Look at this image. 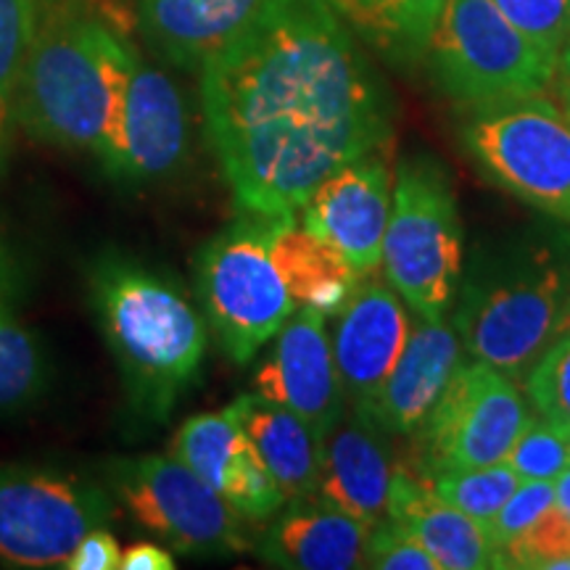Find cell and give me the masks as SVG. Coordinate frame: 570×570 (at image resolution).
Masks as SVG:
<instances>
[{"label": "cell", "mask_w": 570, "mask_h": 570, "mask_svg": "<svg viewBox=\"0 0 570 570\" xmlns=\"http://www.w3.org/2000/svg\"><path fill=\"white\" fill-rule=\"evenodd\" d=\"M554 504V483L552 481H520L508 502L499 508L494 518L489 520V531L499 547H504L518 533H523L539 515H544Z\"/></svg>", "instance_id": "obj_33"}, {"label": "cell", "mask_w": 570, "mask_h": 570, "mask_svg": "<svg viewBox=\"0 0 570 570\" xmlns=\"http://www.w3.org/2000/svg\"><path fill=\"white\" fill-rule=\"evenodd\" d=\"M508 568L570 570V518L558 504L502 547Z\"/></svg>", "instance_id": "obj_29"}, {"label": "cell", "mask_w": 570, "mask_h": 570, "mask_svg": "<svg viewBox=\"0 0 570 570\" xmlns=\"http://www.w3.org/2000/svg\"><path fill=\"white\" fill-rule=\"evenodd\" d=\"M233 415L252 441L285 499L312 497L320 481L323 441L296 412L259 394H244L230 404Z\"/></svg>", "instance_id": "obj_22"}, {"label": "cell", "mask_w": 570, "mask_h": 570, "mask_svg": "<svg viewBox=\"0 0 570 570\" xmlns=\"http://www.w3.org/2000/svg\"><path fill=\"white\" fill-rule=\"evenodd\" d=\"M21 285V265L19 254L13 248L9 233L0 225V309H9L13 296L19 294Z\"/></svg>", "instance_id": "obj_35"}, {"label": "cell", "mask_w": 570, "mask_h": 570, "mask_svg": "<svg viewBox=\"0 0 570 570\" xmlns=\"http://www.w3.org/2000/svg\"><path fill=\"white\" fill-rule=\"evenodd\" d=\"M269 254L298 309L336 315L360 281L352 262L320 235L296 225V217L275 223Z\"/></svg>", "instance_id": "obj_23"}, {"label": "cell", "mask_w": 570, "mask_h": 570, "mask_svg": "<svg viewBox=\"0 0 570 570\" xmlns=\"http://www.w3.org/2000/svg\"><path fill=\"white\" fill-rule=\"evenodd\" d=\"M173 454L246 520L275 518L288 502L230 407L185 420L175 433Z\"/></svg>", "instance_id": "obj_16"}, {"label": "cell", "mask_w": 570, "mask_h": 570, "mask_svg": "<svg viewBox=\"0 0 570 570\" xmlns=\"http://www.w3.org/2000/svg\"><path fill=\"white\" fill-rule=\"evenodd\" d=\"M85 281L132 412L148 423H167L177 399L202 375L209 344L204 312L180 283L122 252L98 254Z\"/></svg>", "instance_id": "obj_3"}, {"label": "cell", "mask_w": 570, "mask_h": 570, "mask_svg": "<svg viewBox=\"0 0 570 570\" xmlns=\"http://www.w3.org/2000/svg\"><path fill=\"white\" fill-rule=\"evenodd\" d=\"M356 38L394 63L420 61L446 0H325Z\"/></svg>", "instance_id": "obj_24"}, {"label": "cell", "mask_w": 570, "mask_h": 570, "mask_svg": "<svg viewBox=\"0 0 570 570\" xmlns=\"http://www.w3.org/2000/svg\"><path fill=\"white\" fill-rule=\"evenodd\" d=\"M554 504L570 518V462L562 468L558 479H554Z\"/></svg>", "instance_id": "obj_38"}, {"label": "cell", "mask_w": 570, "mask_h": 570, "mask_svg": "<svg viewBox=\"0 0 570 570\" xmlns=\"http://www.w3.org/2000/svg\"><path fill=\"white\" fill-rule=\"evenodd\" d=\"M206 138L235 206L296 217L327 175L391 140L389 98L325 0H267L202 67Z\"/></svg>", "instance_id": "obj_1"}, {"label": "cell", "mask_w": 570, "mask_h": 570, "mask_svg": "<svg viewBox=\"0 0 570 570\" xmlns=\"http://www.w3.org/2000/svg\"><path fill=\"white\" fill-rule=\"evenodd\" d=\"M122 566V547L106 525H98L85 533L80 544L63 562V570H119Z\"/></svg>", "instance_id": "obj_34"}, {"label": "cell", "mask_w": 570, "mask_h": 570, "mask_svg": "<svg viewBox=\"0 0 570 570\" xmlns=\"http://www.w3.org/2000/svg\"><path fill=\"white\" fill-rule=\"evenodd\" d=\"M460 362L462 344L454 325L444 317H420L386 383L365 407L354 410L365 412L389 433L412 436L439 402L441 391L452 381Z\"/></svg>", "instance_id": "obj_18"}, {"label": "cell", "mask_w": 570, "mask_h": 570, "mask_svg": "<svg viewBox=\"0 0 570 570\" xmlns=\"http://www.w3.org/2000/svg\"><path fill=\"white\" fill-rule=\"evenodd\" d=\"M391 173L383 151L327 175L302 206V225L336 246L360 275L381 265L391 214Z\"/></svg>", "instance_id": "obj_14"}, {"label": "cell", "mask_w": 570, "mask_h": 570, "mask_svg": "<svg viewBox=\"0 0 570 570\" xmlns=\"http://www.w3.org/2000/svg\"><path fill=\"white\" fill-rule=\"evenodd\" d=\"M365 568L375 570H441L436 558L425 550L399 520H381L370 531Z\"/></svg>", "instance_id": "obj_32"}, {"label": "cell", "mask_w": 570, "mask_h": 570, "mask_svg": "<svg viewBox=\"0 0 570 570\" xmlns=\"http://www.w3.org/2000/svg\"><path fill=\"white\" fill-rule=\"evenodd\" d=\"M410 315L404 298L386 275H360L344 306L336 312L333 356L346 399L365 407L394 370L410 338Z\"/></svg>", "instance_id": "obj_15"}, {"label": "cell", "mask_w": 570, "mask_h": 570, "mask_svg": "<svg viewBox=\"0 0 570 570\" xmlns=\"http://www.w3.org/2000/svg\"><path fill=\"white\" fill-rule=\"evenodd\" d=\"M275 223L281 219L240 214L230 227L206 240L196 259L202 312L235 365L252 362L296 312L269 254Z\"/></svg>", "instance_id": "obj_6"}, {"label": "cell", "mask_w": 570, "mask_h": 570, "mask_svg": "<svg viewBox=\"0 0 570 570\" xmlns=\"http://www.w3.org/2000/svg\"><path fill=\"white\" fill-rule=\"evenodd\" d=\"M190 156V117L177 82L135 53L117 142L104 169L122 185L175 177Z\"/></svg>", "instance_id": "obj_12"}, {"label": "cell", "mask_w": 570, "mask_h": 570, "mask_svg": "<svg viewBox=\"0 0 570 570\" xmlns=\"http://www.w3.org/2000/svg\"><path fill=\"white\" fill-rule=\"evenodd\" d=\"M42 0H0V180L9 173L17 135L19 77L24 69L35 30H38Z\"/></svg>", "instance_id": "obj_26"}, {"label": "cell", "mask_w": 570, "mask_h": 570, "mask_svg": "<svg viewBox=\"0 0 570 570\" xmlns=\"http://www.w3.org/2000/svg\"><path fill=\"white\" fill-rule=\"evenodd\" d=\"M508 462L523 481H554L570 462L566 428L550 417H529L512 444Z\"/></svg>", "instance_id": "obj_28"}, {"label": "cell", "mask_w": 570, "mask_h": 570, "mask_svg": "<svg viewBox=\"0 0 570 570\" xmlns=\"http://www.w3.org/2000/svg\"><path fill=\"white\" fill-rule=\"evenodd\" d=\"M520 475L512 470L508 460L487 468L452 470V473H439L431 479V489L465 512V515L489 523L499 508L508 502L512 491L520 487Z\"/></svg>", "instance_id": "obj_27"}, {"label": "cell", "mask_w": 570, "mask_h": 570, "mask_svg": "<svg viewBox=\"0 0 570 570\" xmlns=\"http://www.w3.org/2000/svg\"><path fill=\"white\" fill-rule=\"evenodd\" d=\"M175 554L156 541H138L122 552L119 570H173Z\"/></svg>", "instance_id": "obj_36"}, {"label": "cell", "mask_w": 570, "mask_h": 570, "mask_svg": "<svg viewBox=\"0 0 570 570\" xmlns=\"http://www.w3.org/2000/svg\"><path fill=\"white\" fill-rule=\"evenodd\" d=\"M499 11L541 48L560 56L570 40V0H494Z\"/></svg>", "instance_id": "obj_31"}, {"label": "cell", "mask_w": 570, "mask_h": 570, "mask_svg": "<svg viewBox=\"0 0 570 570\" xmlns=\"http://www.w3.org/2000/svg\"><path fill=\"white\" fill-rule=\"evenodd\" d=\"M389 518L415 537L444 570L508 568L502 547L491 537L489 525L465 515L431 489V481L417 470L396 462L389 494Z\"/></svg>", "instance_id": "obj_19"}, {"label": "cell", "mask_w": 570, "mask_h": 570, "mask_svg": "<svg viewBox=\"0 0 570 570\" xmlns=\"http://www.w3.org/2000/svg\"><path fill=\"white\" fill-rule=\"evenodd\" d=\"M252 386L254 394L296 412L320 441L331 436L346 415V391L323 312L298 309L288 317L256 367Z\"/></svg>", "instance_id": "obj_13"}, {"label": "cell", "mask_w": 570, "mask_h": 570, "mask_svg": "<svg viewBox=\"0 0 570 570\" xmlns=\"http://www.w3.org/2000/svg\"><path fill=\"white\" fill-rule=\"evenodd\" d=\"M529 407L515 381L487 362H460L417 439V473L428 481L452 470L487 468L508 460L529 423Z\"/></svg>", "instance_id": "obj_11"}, {"label": "cell", "mask_w": 570, "mask_h": 570, "mask_svg": "<svg viewBox=\"0 0 570 570\" xmlns=\"http://www.w3.org/2000/svg\"><path fill=\"white\" fill-rule=\"evenodd\" d=\"M267 0H135L142 40L180 69H202L259 17Z\"/></svg>", "instance_id": "obj_21"}, {"label": "cell", "mask_w": 570, "mask_h": 570, "mask_svg": "<svg viewBox=\"0 0 570 570\" xmlns=\"http://www.w3.org/2000/svg\"><path fill=\"white\" fill-rule=\"evenodd\" d=\"M117 515L111 491L46 465H0V562L63 568L85 533Z\"/></svg>", "instance_id": "obj_10"}, {"label": "cell", "mask_w": 570, "mask_h": 570, "mask_svg": "<svg viewBox=\"0 0 570 570\" xmlns=\"http://www.w3.org/2000/svg\"><path fill=\"white\" fill-rule=\"evenodd\" d=\"M558 88L562 106H566V114L570 117V40L566 42V48H562L558 59Z\"/></svg>", "instance_id": "obj_37"}, {"label": "cell", "mask_w": 570, "mask_h": 570, "mask_svg": "<svg viewBox=\"0 0 570 570\" xmlns=\"http://www.w3.org/2000/svg\"><path fill=\"white\" fill-rule=\"evenodd\" d=\"M462 146L491 183L570 227V117L541 92L470 106Z\"/></svg>", "instance_id": "obj_8"}, {"label": "cell", "mask_w": 570, "mask_h": 570, "mask_svg": "<svg viewBox=\"0 0 570 570\" xmlns=\"http://www.w3.org/2000/svg\"><path fill=\"white\" fill-rule=\"evenodd\" d=\"M562 333H570V291H568L566 304H562L558 327H554V336H562Z\"/></svg>", "instance_id": "obj_39"}, {"label": "cell", "mask_w": 570, "mask_h": 570, "mask_svg": "<svg viewBox=\"0 0 570 570\" xmlns=\"http://www.w3.org/2000/svg\"><path fill=\"white\" fill-rule=\"evenodd\" d=\"M138 48L80 0H42L19 77L17 127L56 148L109 161Z\"/></svg>", "instance_id": "obj_2"}, {"label": "cell", "mask_w": 570, "mask_h": 570, "mask_svg": "<svg viewBox=\"0 0 570 570\" xmlns=\"http://www.w3.org/2000/svg\"><path fill=\"white\" fill-rule=\"evenodd\" d=\"M394 468L386 428L365 412L352 410L323 441L315 497L327 508L375 525L389 518Z\"/></svg>", "instance_id": "obj_17"}, {"label": "cell", "mask_w": 570, "mask_h": 570, "mask_svg": "<svg viewBox=\"0 0 570 570\" xmlns=\"http://www.w3.org/2000/svg\"><path fill=\"white\" fill-rule=\"evenodd\" d=\"M373 525L327 508L312 497L288 499V508L262 533L256 554L288 570L365 568V547Z\"/></svg>", "instance_id": "obj_20"}, {"label": "cell", "mask_w": 570, "mask_h": 570, "mask_svg": "<svg viewBox=\"0 0 570 570\" xmlns=\"http://www.w3.org/2000/svg\"><path fill=\"white\" fill-rule=\"evenodd\" d=\"M381 265L410 309L423 320L446 317L462 281V225L436 156L410 154L396 164Z\"/></svg>", "instance_id": "obj_5"}, {"label": "cell", "mask_w": 570, "mask_h": 570, "mask_svg": "<svg viewBox=\"0 0 570 570\" xmlns=\"http://www.w3.org/2000/svg\"><path fill=\"white\" fill-rule=\"evenodd\" d=\"M570 291V235L537 230L481 246L458 288L454 331L473 360L525 381L552 344Z\"/></svg>", "instance_id": "obj_4"}, {"label": "cell", "mask_w": 570, "mask_h": 570, "mask_svg": "<svg viewBox=\"0 0 570 570\" xmlns=\"http://www.w3.org/2000/svg\"><path fill=\"white\" fill-rule=\"evenodd\" d=\"M51 365L38 333L21 325L11 309L0 312V417L32 407L46 394Z\"/></svg>", "instance_id": "obj_25"}, {"label": "cell", "mask_w": 570, "mask_h": 570, "mask_svg": "<svg viewBox=\"0 0 570 570\" xmlns=\"http://www.w3.org/2000/svg\"><path fill=\"white\" fill-rule=\"evenodd\" d=\"M566 428V436H568V444H570V425H562Z\"/></svg>", "instance_id": "obj_40"}, {"label": "cell", "mask_w": 570, "mask_h": 570, "mask_svg": "<svg viewBox=\"0 0 570 570\" xmlns=\"http://www.w3.org/2000/svg\"><path fill=\"white\" fill-rule=\"evenodd\" d=\"M525 389L541 415L570 425V333L554 336L525 375Z\"/></svg>", "instance_id": "obj_30"}, {"label": "cell", "mask_w": 570, "mask_h": 570, "mask_svg": "<svg viewBox=\"0 0 570 570\" xmlns=\"http://www.w3.org/2000/svg\"><path fill=\"white\" fill-rule=\"evenodd\" d=\"M106 481L127 515L173 552L219 558L248 550L244 515L175 454L117 458Z\"/></svg>", "instance_id": "obj_9"}, {"label": "cell", "mask_w": 570, "mask_h": 570, "mask_svg": "<svg viewBox=\"0 0 570 570\" xmlns=\"http://www.w3.org/2000/svg\"><path fill=\"white\" fill-rule=\"evenodd\" d=\"M425 56L439 90L465 109L539 96L560 59L518 30L494 0H446Z\"/></svg>", "instance_id": "obj_7"}]
</instances>
